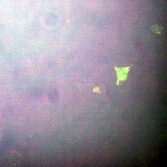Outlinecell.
Here are the masks:
<instances>
[{"label": "cell", "mask_w": 167, "mask_h": 167, "mask_svg": "<svg viewBox=\"0 0 167 167\" xmlns=\"http://www.w3.org/2000/svg\"><path fill=\"white\" fill-rule=\"evenodd\" d=\"M10 161L13 166H19L22 161L23 158L21 154L16 152L11 153L9 158Z\"/></svg>", "instance_id": "1"}, {"label": "cell", "mask_w": 167, "mask_h": 167, "mask_svg": "<svg viewBox=\"0 0 167 167\" xmlns=\"http://www.w3.org/2000/svg\"><path fill=\"white\" fill-rule=\"evenodd\" d=\"M151 28L152 30L156 33L160 34L163 29V27L157 24H155L152 26Z\"/></svg>", "instance_id": "2"}]
</instances>
